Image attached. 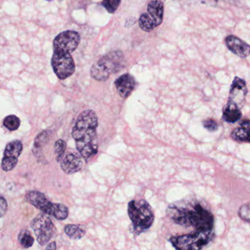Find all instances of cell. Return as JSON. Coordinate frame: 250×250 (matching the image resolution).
I'll return each instance as SVG.
<instances>
[{
	"label": "cell",
	"mask_w": 250,
	"mask_h": 250,
	"mask_svg": "<svg viewBox=\"0 0 250 250\" xmlns=\"http://www.w3.org/2000/svg\"><path fill=\"white\" fill-rule=\"evenodd\" d=\"M164 14V4L160 0L150 1L147 12L143 13L139 19V26L145 32H151L161 24Z\"/></svg>",
	"instance_id": "cell-7"
},
{
	"label": "cell",
	"mask_w": 250,
	"mask_h": 250,
	"mask_svg": "<svg viewBox=\"0 0 250 250\" xmlns=\"http://www.w3.org/2000/svg\"><path fill=\"white\" fill-rule=\"evenodd\" d=\"M232 139L239 142L250 143V120H244L239 123V126L232 132Z\"/></svg>",
	"instance_id": "cell-17"
},
{
	"label": "cell",
	"mask_w": 250,
	"mask_h": 250,
	"mask_svg": "<svg viewBox=\"0 0 250 250\" xmlns=\"http://www.w3.org/2000/svg\"><path fill=\"white\" fill-rule=\"evenodd\" d=\"M128 215L132 221L133 231L137 235L148 230L154 223L152 208L144 200L130 201L128 204Z\"/></svg>",
	"instance_id": "cell-3"
},
{
	"label": "cell",
	"mask_w": 250,
	"mask_h": 250,
	"mask_svg": "<svg viewBox=\"0 0 250 250\" xmlns=\"http://www.w3.org/2000/svg\"><path fill=\"white\" fill-rule=\"evenodd\" d=\"M125 57L120 51H114L103 56L91 68V76L98 81H105L112 73L124 68Z\"/></svg>",
	"instance_id": "cell-4"
},
{
	"label": "cell",
	"mask_w": 250,
	"mask_h": 250,
	"mask_svg": "<svg viewBox=\"0 0 250 250\" xmlns=\"http://www.w3.org/2000/svg\"><path fill=\"white\" fill-rule=\"evenodd\" d=\"M23 151V145L19 140L9 142L4 149V157L1 161V167L5 172L13 170L17 165L19 157Z\"/></svg>",
	"instance_id": "cell-11"
},
{
	"label": "cell",
	"mask_w": 250,
	"mask_h": 250,
	"mask_svg": "<svg viewBox=\"0 0 250 250\" xmlns=\"http://www.w3.org/2000/svg\"><path fill=\"white\" fill-rule=\"evenodd\" d=\"M31 227L35 232L38 244L41 246L46 245L56 232L54 223L45 213L38 214L31 223Z\"/></svg>",
	"instance_id": "cell-8"
},
{
	"label": "cell",
	"mask_w": 250,
	"mask_h": 250,
	"mask_svg": "<svg viewBox=\"0 0 250 250\" xmlns=\"http://www.w3.org/2000/svg\"><path fill=\"white\" fill-rule=\"evenodd\" d=\"M98 117L96 113L93 110H87L79 114L72 130L76 148L86 161L98 154Z\"/></svg>",
	"instance_id": "cell-1"
},
{
	"label": "cell",
	"mask_w": 250,
	"mask_h": 250,
	"mask_svg": "<svg viewBox=\"0 0 250 250\" xmlns=\"http://www.w3.org/2000/svg\"><path fill=\"white\" fill-rule=\"evenodd\" d=\"M227 48L241 58H246L250 55V45L235 35H229L225 39Z\"/></svg>",
	"instance_id": "cell-13"
},
{
	"label": "cell",
	"mask_w": 250,
	"mask_h": 250,
	"mask_svg": "<svg viewBox=\"0 0 250 250\" xmlns=\"http://www.w3.org/2000/svg\"><path fill=\"white\" fill-rule=\"evenodd\" d=\"M83 162L82 157L77 154L70 153L64 156L61 160V168L67 174L79 172L83 167Z\"/></svg>",
	"instance_id": "cell-14"
},
{
	"label": "cell",
	"mask_w": 250,
	"mask_h": 250,
	"mask_svg": "<svg viewBox=\"0 0 250 250\" xmlns=\"http://www.w3.org/2000/svg\"><path fill=\"white\" fill-rule=\"evenodd\" d=\"M19 243L21 245L23 248H31L35 242L33 236L31 234L30 232L27 230H23L19 233Z\"/></svg>",
	"instance_id": "cell-19"
},
{
	"label": "cell",
	"mask_w": 250,
	"mask_h": 250,
	"mask_svg": "<svg viewBox=\"0 0 250 250\" xmlns=\"http://www.w3.org/2000/svg\"><path fill=\"white\" fill-rule=\"evenodd\" d=\"M26 200L29 204L41 210L42 213L53 216L58 220H64L68 217V208L60 204H53L46 197L38 191H30L26 195Z\"/></svg>",
	"instance_id": "cell-5"
},
{
	"label": "cell",
	"mask_w": 250,
	"mask_h": 250,
	"mask_svg": "<svg viewBox=\"0 0 250 250\" xmlns=\"http://www.w3.org/2000/svg\"><path fill=\"white\" fill-rule=\"evenodd\" d=\"M48 1H51V0H48Z\"/></svg>",
	"instance_id": "cell-28"
},
{
	"label": "cell",
	"mask_w": 250,
	"mask_h": 250,
	"mask_svg": "<svg viewBox=\"0 0 250 250\" xmlns=\"http://www.w3.org/2000/svg\"><path fill=\"white\" fill-rule=\"evenodd\" d=\"M214 234L212 230H197L189 234L175 236L170 239L173 246L180 250H198L208 245Z\"/></svg>",
	"instance_id": "cell-6"
},
{
	"label": "cell",
	"mask_w": 250,
	"mask_h": 250,
	"mask_svg": "<svg viewBox=\"0 0 250 250\" xmlns=\"http://www.w3.org/2000/svg\"><path fill=\"white\" fill-rule=\"evenodd\" d=\"M248 90L247 83L244 79L239 76H236L230 86L229 101L237 104L240 108L243 107L245 102Z\"/></svg>",
	"instance_id": "cell-12"
},
{
	"label": "cell",
	"mask_w": 250,
	"mask_h": 250,
	"mask_svg": "<svg viewBox=\"0 0 250 250\" xmlns=\"http://www.w3.org/2000/svg\"><path fill=\"white\" fill-rule=\"evenodd\" d=\"M66 234L72 239H81L86 234V227L81 225H67L64 227Z\"/></svg>",
	"instance_id": "cell-18"
},
{
	"label": "cell",
	"mask_w": 250,
	"mask_h": 250,
	"mask_svg": "<svg viewBox=\"0 0 250 250\" xmlns=\"http://www.w3.org/2000/svg\"><path fill=\"white\" fill-rule=\"evenodd\" d=\"M47 250H56L57 249V245H56V242H51V244L48 245L46 247Z\"/></svg>",
	"instance_id": "cell-27"
},
{
	"label": "cell",
	"mask_w": 250,
	"mask_h": 250,
	"mask_svg": "<svg viewBox=\"0 0 250 250\" xmlns=\"http://www.w3.org/2000/svg\"><path fill=\"white\" fill-rule=\"evenodd\" d=\"M50 135H51V132L48 131H44V132H41L35 139L34 148H35V149H39L41 147L45 145L49 140Z\"/></svg>",
	"instance_id": "cell-22"
},
{
	"label": "cell",
	"mask_w": 250,
	"mask_h": 250,
	"mask_svg": "<svg viewBox=\"0 0 250 250\" xmlns=\"http://www.w3.org/2000/svg\"><path fill=\"white\" fill-rule=\"evenodd\" d=\"M81 36L75 31H65L54 40V51L71 54L80 44Z\"/></svg>",
	"instance_id": "cell-10"
},
{
	"label": "cell",
	"mask_w": 250,
	"mask_h": 250,
	"mask_svg": "<svg viewBox=\"0 0 250 250\" xmlns=\"http://www.w3.org/2000/svg\"><path fill=\"white\" fill-rule=\"evenodd\" d=\"M21 121L19 117L16 115H8L4 118L3 125L10 131H16L20 126Z\"/></svg>",
	"instance_id": "cell-21"
},
{
	"label": "cell",
	"mask_w": 250,
	"mask_h": 250,
	"mask_svg": "<svg viewBox=\"0 0 250 250\" xmlns=\"http://www.w3.org/2000/svg\"><path fill=\"white\" fill-rule=\"evenodd\" d=\"M241 108L230 101H228L223 110V119L229 123H235L239 121L242 117Z\"/></svg>",
	"instance_id": "cell-16"
},
{
	"label": "cell",
	"mask_w": 250,
	"mask_h": 250,
	"mask_svg": "<svg viewBox=\"0 0 250 250\" xmlns=\"http://www.w3.org/2000/svg\"><path fill=\"white\" fill-rule=\"evenodd\" d=\"M66 148H67V144L62 139H59L54 144V153H55L56 160L57 162H60L64 156Z\"/></svg>",
	"instance_id": "cell-20"
},
{
	"label": "cell",
	"mask_w": 250,
	"mask_h": 250,
	"mask_svg": "<svg viewBox=\"0 0 250 250\" xmlns=\"http://www.w3.org/2000/svg\"><path fill=\"white\" fill-rule=\"evenodd\" d=\"M203 125H204V128L209 132H214L218 129V124L215 120H212V119L204 120L203 122Z\"/></svg>",
	"instance_id": "cell-25"
},
{
	"label": "cell",
	"mask_w": 250,
	"mask_h": 250,
	"mask_svg": "<svg viewBox=\"0 0 250 250\" xmlns=\"http://www.w3.org/2000/svg\"><path fill=\"white\" fill-rule=\"evenodd\" d=\"M120 3H121V0H104L102 4L108 12L113 13L118 9Z\"/></svg>",
	"instance_id": "cell-23"
},
{
	"label": "cell",
	"mask_w": 250,
	"mask_h": 250,
	"mask_svg": "<svg viewBox=\"0 0 250 250\" xmlns=\"http://www.w3.org/2000/svg\"><path fill=\"white\" fill-rule=\"evenodd\" d=\"M239 216L244 221L250 223V203L240 207L239 210Z\"/></svg>",
	"instance_id": "cell-24"
},
{
	"label": "cell",
	"mask_w": 250,
	"mask_h": 250,
	"mask_svg": "<svg viewBox=\"0 0 250 250\" xmlns=\"http://www.w3.org/2000/svg\"><path fill=\"white\" fill-rule=\"evenodd\" d=\"M51 66L57 77L62 80L70 77L76 69L74 60L70 54L58 51H54Z\"/></svg>",
	"instance_id": "cell-9"
},
{
	"label": "cell",
	"mask_w": 250,
	"mask_h": 250,
	"mask_svg": "<svg viewBox=\"0 0 250 250\" xmlns=\"http://www.w3.org/2000/svg\"><path fill=\"white\" fill-rule=\"evenodd\" d=\"M115 86L120 96L126 98L135 89V81L131 75H122L115 81Z\"/></svg>",
	"instance_id": "cell-15"
},
{
	"label": "cell",
	"mask_w": 250,
	"mask_h": 250,
	"mask_svg": "<svg viewBox=\"0 0 250 250\" xmlns=\"http://www.w3.org/2000/svg\"><path fill=\"white\" fill-rule=\"evenodd\" d=\"M7 210V201L3 197H0V218L6 214Z\"/></svg>",
	"instance_id": "cell-26"
},
{
	"label": "cell",
	"mask_w": 250,
	"mask_h": 250,
	"mask_svg": "<svg viewBox=\"0 0 250 250\" xmlns=\"http://www.w3.org/2000/svg\"><path fill=\"white\" fill-rule=\"evenodd\" d=\"M167 213L176 224L184 227H193L197 230H210L214 227L212 214L201 204L192 206L173 204L169 207Z\"/></svg>",
	"instance_id": "cell-2"
}]
</instances>
